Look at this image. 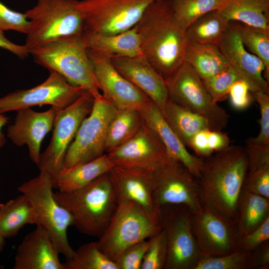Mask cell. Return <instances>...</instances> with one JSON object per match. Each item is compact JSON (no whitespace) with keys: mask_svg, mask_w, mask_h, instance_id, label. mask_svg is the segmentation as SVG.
<instances>
[{"mask_svg":"<svg viewBox=\"0 0 269 269\" xmlns=\"http://www.w3.org/2000/svg\"><path fill=\"white\" fill-rule=\"evenodd\" d=\"M175 19L185 31L195 20L219 10L225 0H170Z\"/></svg>","mask_w":269,"mask_h":269,"instance_id":"obj_35","label":"cell"},{"mask_svg":"<svg viewBox=\"0 0 269 269\" xmlns=\"http://www.w3.org/2000/svg\"><path fill=\"white\" fill-rule=\"evenodd\" d=\"M109 175L118 202L134 203L160 222V209L153 200L155 186L154 171L115 165L109 171Z\"/></svg>","mask_w":269,"mask_h":269,"instance_id":"obj_18","label":"cell"},{"mask_svg":"<svg viewBox=\"0 0 269 269\" xmlns=\"http://www.w3.org/2000/svg\"><path fill=\"white\" fill-rule=\"evenodd\" d=\"M57 109L39 112L31 108L17 111L14 122L7 129V136L18 146L26 145L29 157L38 166L42 142L52 129Z\"/></svg>","mask_w":269,"mask_h":269,"instance_id":"obj_20","label":"cell"},{"mask_svg":"<svg viewBox=\"0 0 269 269\" xmlns=\"http://www.w3.org/2000/svg\"><path fill=\"white\" fill-rule=\"evenodd\" d=\"M163 116L166 122L183 143L188 146L193 136L199 132L210 129L208 121L175 103L169 98Z\"/></svg>","mask_w":269,"mask_h":269,"instance_id":"obj_31","label":"cell"},{"mask_svg":"<svg viewBox=\"0 0 269 269\" xmlns=\"http://www.w3.org/2000/svg\"><path fill=\"white\" fill-rule=\"evenodd\" d=\"M159 215L167 243L164 269H194L203 255L192 232L190 210L182 205H167L160 207Z\"/></svg>","mask_w":269,"mask_h":269,"instance_id":"obj_11","label":"cell"},{"mask_svg":"<svg viewBox=\"0 0 269 269\" xmlns=\"http://www.w3.org/2000/svg\"><path fill=\"white\" fill-rule=\"evenodd\" d=\"M259 104L261 112L260 131L256 137L247 139L246 142L258 146L269 144V96L262 92L253 93Z\"/></svg>","mask_w":269,"mask_h":269,"instance_id":"obj_40","label":"cell"},{"mask_svg":"<svg viewBox=\"0 0 269 269\" xmlns=\"http://www.w3.org/2000/svg\"><path fill=\"white\" fill-rule=\"evenodd\" d=\"M157 0H82L76 6L83 19V32L114 34L134 27Z\"/></svg>","mask_w":269,"mask_h":269,"instance_id":"obj_8","label":"cell"},{"mask_svg":"<svg viewBox=\"0 0 269 269\" xmlns=\"http://www.w3.org/2000/svg\"><path fill=\"white\" fill-rule=\"evenodd\" d=\"M269 239V217L258 228L251 232L240 235L238 240V250L252 251Z\"/></svg>","mask_w":269,"mask_h":269,"instance_id":"obj_43","label":"cell"},{"mask_svg":"<svg viewBox=\"0 0 269 269\" xmlns=\"http://www.w3.org/2000/svg\"><path fill=\"white\" fill-rule=\"evenodd\" d=\"M8 117L3 114H0V136L3 135V134L1 132L2 128L8 122Z\"/></svg>","mask_w":269,"mask_h":269,"instance_id":"obj_49","label":"cell"},{"mask_svg":"<svg viewBox=\"0 0 269 269\" xmlns=\"http://www.w3.org/2000/svg\"><path fill=\"white\" fill-rule=\"evenodd\" d=\"M143 122L155 133L168 155L182 163L199 179L204 166V160L190 153L166 122L158 107L151 101L139 111Z\"/></svg>","mask_w":269,"mask_h":269,"instance_id":"obj_22","label":"cell"},{"mask_svg":"<svg viewBox=\"0 0 269 269\" xmlns=\"http://www.w3.org/2000/svg\"><path fill=\"white\" fill-rule=\"evenodd\" d=\"M62 266L63 269H118L115 262L99 250L96 242L80 246Z\"/></svg>","mask_w":269,"mask_h":269,"instance_id":"obj_34","label":"cell"},{"mask_svg":"<svg viewBox=\"0 0 269 269\" xmlns=\"http://www.w3.org/2000/svg\"><path fill=\"white\" fill-rule=\"evenodd\" d=\"M135 27L142 55L166 82L184 61L187 43L170 0L153 2Z\"/></svg>","mask_w":269,"mask_h":269,"instance_id":"obj_1","label":"cell"},{"mask_svg":"<svg viewBox=\"0 0 269 269\" xmlns=\"http://www.w3.org/2000/svg\"><path fill=\"white\" fill-rule=\"evenodd\" d=\"M58 203L81 233L99 238L107 228L118 205L109 172L76 190L54 192Z\"/></svg>","mask_w":269,"mask_h":269,"instance_id":"obj_3","label":"cell"},{"mask_svg":"<svg viewBox=\"0 0 269 269\" xmlns=\"http://www.w3.org/2000/svg\"><path fill=\"white\" fill-rule=\"evenodd\" d=\"M142 124L139 111L134 109L118 110L108 129L105 152L108 153L130 140L138 132Z\"/></svg>","mask_w":269,"mask_h":269,"instance_id":"obj_33","label":"cell"},{"mask_svg":"<svg viewBox=\"0 0 269 269\" xmlns=\"http://www.w3.org/2000/svg\"><path fill=\"white\" fill-rule=\"evenodd\" d=\"M29 27L30 21L25 13L14 11L0 0V30H14L26 34Z\"/></svg>","mask_w":269,"mask_h":269,"instance_id":"obj_42","label":"cell"},{"mask_svg":"<svg viewBox=\"0 0 269 269\" xmlns=\"http://www.w3.org/2000/svg\"><path fill=\"white\" fill-rule=\"evenodd\" d=\"M203 160L198 179L202 204L235 220L248 166L245 147L229 145Z\"/></svg>","mask_w":269,"mask_h":269,"instance_id":"obj_2","label":"cell"},{"mask_svg":"<svg viewBox=\"0 0 269 269\" xmlns=\"http://www.w3.org/2000/svg\"><path fill=\"white\" fill-rule=\"evenodd\" d=\"M169 98L183 108L204 118L213 131H222L229 122L226 111L214 102L201 78L184 61L166 82Z\"/></svg>","mask_w":269,"mask_h":269,"instance_id":"obj_9","label":"cell"},{"mask_svg":"<svg viewBox=\"0 0 269 269\" xmlns=\"http://www.w3.org/2000/svg\"><path fill=\"white\" fill-rule=\"evenodd\" d=\"M248 166L242 189L269 199V144L246 143Z\"/></svg>","mask_w":269,"mask_h":269,"instance_id":"obj_27","label":"cell"},{"mask_svg":"<svg viewBox=\"0 0 269 269\" xmlns=\"http://www.w3.org/2000/svg\"><path fill=\"white\" fill-rule=\"evenodd\" d=\"M202 80L211 77L230 66L218 45L187 42L184 55Z\"/></svg>","mask_w":269,"mask_h":269,"instance_id":"obj_29","label":"cell"},{"mask_svg":"<svg viewBox=\"0 0 269 269\" xmlns=\"http://www.w3.org/2000/svg\"><path fill=\"white\" fill-rule=\"evenodd\" d=\"M153 200L156 207L182 205L190 212L202 205L198 179L180 162L171 159L154 171Z\"/></svg>","mask_w":269,"mask_h":269,"instance_id":"obj_14","label":"cell"},{"mask_svg":"<svg viewBox=\"0 0 269 269\" xmlns=\"http://www.w3.org/2000/svg\"><path fill=\"white\" fill-rule=\"evenodd\" d=\"M24 237L14 258L13 269H63L59 253L40 226Z\"/></svg>","mask_w":269,"mask_h":269,"instance_id":"obj_23","label":"cell"},{"mask_svg":"<svg viewBox=\"0 0 269 269\" xmlns=\"http://www.w3.org/2000/svg\"><path fill=\"white\" fill-rule=\"evenodd\" d=\"M86 50L103 96L118 110L134 109L140 111L152 101L116 70L110 57Z\"/></svg>","mask_w":269,"mask_h":269,"instance_id":"obj_16","label":"cell"},{"mask_svg":"<svg viewBox=\"0 0 269 269\" xmlns=\"http://www.w3.org/2000/svg\"><path fill=\"white\" fill-rule=\"evenodd\" d=\"M217 45L230 66L248 84L250 91L269 94V82L263 75L265 65L259 57L247 51L234 22L230 21Z\"/></svg>","mask_w":269,"mask_h":269,"instance_id":"obj_19","label":"cell"},{"mask_svg":"<svg viewBox=\"0 0 269 269\" xmlns=\"http://www.w3.org/2000/svg\"><path fill=\"white\" fill-rule=\"evenodd\" d=\"M94 101L92 96L84 91L70 105L56 111L51 140L40 154V170L53 177L62 169L66 152L81 123L91 112Z\"/></svg>","mask_w":269,"mask_h":269,"instance_id":"obj_12","label":"cell"},{"mask_svg":"<svg viewBox=\"0 0 269 269\" xmlns=\"http://www.w3.org/2000/svg\"><path fill=\"white\" fill-rule=\"evenodd\" d=\"M81 38L87 49L110 57L142 54L135 26L126 31L114 34L83 32Z\"/></svg>","mask_w":269,"mask_h":269,"instance_id":"obj_24","label":"cell"},{"mask_svg":"<svg viewBox=\"0 0 269 269\" xmlns=\"http://www.w3.org/2000/svg\"><path fill=\"white\" fill-rule=\"evenodd\" d=\"M210 129L202 130L191 138L188 146L191 147L197 156L205 158L213 153L211 151L208 142V134Z\"/></svg>","mask_w":269,"mask_h":269,"instance_id":"obj_46","label":"cell"},{"mask_svg":"<svg viewBox=\"0 0 269 269\" xmlns=\"http://www.w3.org/2000/svg\"><path fill=\"white\" fill-rule=\"evenodd\" d=\"M81 35L56 39L29 50L39 65L62 76L69 84L83 88L94 99L102 96L92 63Z\"/></svg>","mask_w":269,"mask_h":269,"instance_id":"obj_4","label":"cell"},{"mask_svg":"<svg viewBox=\"0 0 269 269\" xmlns=\"http://www.w3.org/2000/svg\"><path fill=\"white\" fill-rule=\"evenodd\" d=\"M148 240L135 243L125 249L115 261L118 269H140Z\"/></svg>","mask_w":269,"mask_h":269,"instance_id":"obj_41","label":"cell"},{"mask_svg":"<svg viewBox=\"0 0 269 269\" xmlns=\"http://www.w3.org/2000/svg\"><path fill=\"white\" fill-rule=\"evenodd\" d=\"M115 166L107 154L67 169H61L52 177L54 188L63 192L80 189L109 172Z\"/></svg>","mask_w":269,"mask_h":269,"instance_id":"obj_25","label":"cell"},{"mask_svg":"<svg viewBox=\"0 0 269 269\" xmlns=\"http://www.w3.org/2000/svg\"><path fill=\"white\" fill-rule=\"evenodd\" d=\"M239 80L240 79L237 73L229 66L221 72L202 80L213 101L217 103L227 97L231 86Z\"/></svg>","mask_w":269,"mask_h":269,"instance_id":"obj_39","label":"cell"},{"mask_svg":"<svg viewBox=\"0 0 269 269\" xmlns=\"http://www.w3.org/2000/svg\"><path fill=\"white\" fill-rule=\"evenodd\" d=\"M6 141L5 135L3 134L0 136V150L1 147L4 145Z\"/></svg>","mask_w":269,"mask_h":269,"instance_id":"obj_51","label":"cell"},{"mask_svg":"<svg viewBox=\"0 0 269 269\" xmlns=\"http://www.w3.org/2000/svg\"><path fill=\"white\" fill-rule=\"evenodd\" d=\"M218 11L229 21L269 31V0H225Z\"/></svg>","mask_w":269,"mask_h":269,"instance_id":"obj_26","label":"cell"},{"mask_svg":"<svg viewBox=\"0 0 269 269\" xmlns=\"http://www.w3.org/2000/svg\"><path fill=\"white\" fill-rule=\"evenodd\" d=\"M5 238L0 232V252H1L5 245Z\"/></svg>","mask_w":269,"mask_h":269,"instance_id":"obj_50","label":"cell"},{"mask_svg":"<svg viewBox=\"0 0 269 269\" xmlns=\"http://www.w3.org/2000/svg\"><path fill=\"white\" fill-rule=\"evenodd\" d=\"M248 84L243 80H239L231 86L228 95L232 106L236 110H243L247 108L252 103Z\"/></svg>","mask_w":269,"mask_h":269,"instance_id":"obj_44","label":"cell"},{"mask_svg":"<svg viewBox=\"0 0 269 269\" xmlns=\"http://www.w3.org/2000/svg\"><path fill=\"white\" fill-rule=\"evenodd\" d=\"M49 71L47 78L41 84L30 89L16 90L0 98V114L44 105L61 109L70 105L85 91L81 87L69 84L57 72Z\"/></svg>","mask_w":269,"mask_h":269,"instance_id":"obj_15","label":"cell"},{"mask_svg":"<svg viewBox=\"0 0 269 269\" xmlns=\"http://www.w3.org/2000/svg\"><path fill=\"white\" fill-rule=\"evenodd\" d=\"M53 188L52 176L40 170L38 176L24 182L17 189L32 203L37 216L36 226L46 230L58 252L68 260L74 252L67 237V230L73 225V219L55 199Z\"/></svg>","mask_w":269,"mask_h":269,"instance_id":"obj_6","label":"cell"},{"mask_svg":"<svg viewBox=\"0 0 269 269\" xmlns=\"http://www.w3.org/2000/svg\"><path fill=\"white\" fill-rule=\"evenodd\" d=\"M192 232L203 256L216 257L239 251L235 220L207 205L190 212Z\"/></svg>","mask_w":269,"mask_h":269,"instance_id":"obj_13","label":"cell"},{"mask_svg":"<svg viewBox=\"0 0 269 269\" xmlns=\"http://www.w3.org/2000/svg\"><path fill=\"white\" fill-rule=\"evenodd\" d=\"M0 48L9 51L20 59L26 58L30 54L24 44L21 45L12 42L4 36L3 31L0 30Z\"/></svg>","mask_w":269,"mask_h":269,"instance_id":"obj_48","label":"cell"},{"mask_svg":"<svg viewBox=\"0 0 269 269\" xmlns=\"http://www.w3.org/2000/svg\"><path fill=\"white\" fill-rule=\"evenodd\" d=\"M230 142L228 135L221 131H209L208 142L212 153L226 148L230 145Z\"/></svg>","mask_w":269,"mask_h":269,"instance_id":"obj_47","label":"cell"},{"mask_svg":"<svg viewBox=\"0 0 269 269\" xmlns=\"http://www.w3.org/2000/svg\"><path fill=\"white\" fill-rule=\"evenodd\" d=\"M78 0H37L25 12L30 21L24 45L29 51L60 38L81 35L83 19Z\"/></svg>","mask_w":269,"mask_h":269,"instance_id":"obj_5","label":"cell"},{"mask_svg":"<svg viewBox=\"0 0 269 269\" xmlns=\"http://www.w3.org/2000/svg\"><path fill=\"white\" fill-rule=\"evenodd\" d=\"M234 22L244 46L259 57L265 66V79L269 80V31L240 22Z\"/></svg>","mask_w":269,"mask_h":269,"instance_id":"obj_36","label":"cell"},{"mask_svg":"<svg viewBox=\"0 0 269 269\" xmlns=\"http://www.w3.org/2000/svg\"><path fill=\"white\" fill-rule=\"evenodd\" d=\"M251 253L239 250L220 256H203L194 269H249Z\"/></svg>","mask_w":269,"mask_h":269,"instance_id":"obj_37","label":"cell"},{"mask_svg":"<svg viewBox=\"0 0 269 269\" xmlns=\"http://www.w3.org/2000/svg\"><path fill=\"white\" fill-rule=\"evenodd\" d=\"M269 267V240L252 250L249 261V269H268Z\"/></svg>","mask_w":269,"mask_h":269,"instance_id":"obj_45","label":"cell"},{"mask_svg":"<svg viewBox=\"0 0 269 269\" xmlns=\"http://www.w3.org/2000/svg\"><path fill=\"white\" fill-rule=\"evenodd\" d=\"M230 22L217 10L210 11L199 17L186 28V41L217 45Z\"/></svg>","mask_w":269,"mask_h":269,"instance_id":"obj_32","label":"cell"},{"mask_svg":"<svg viewBox=\"0 0 269 269\" xmlns=\"http://www.w3.org/2000/svg\"><path fill=\"white\" fill-rule=\"evenodd\" d=\"M269 217V199L242 190L238 198L235 219L240 235L247 234Z\"/></svg>","mask_w":269,"mask_h":269,"instance_id":"obj_30","label":"cell"},{"mask_svg":"<svg viewBox=\"0 0 269 269\" xmlns=\"http://www.w3.org/2000/svg\"><path fill=\"white\" fill-rule=\"evenodd\" d=\"M118 110L103 95L94 99L92 109L81 123L64 157L62 169L105 154L108 129Z\"/></svg>","mask_w":269,"mask_h":269,"instance_id":"obj_10","label":"cell"},{"mask_svg":"<svg viewBox=\"0 0 269 269\" xmlns=\"http://www.w3.org/2000/svg\"><path fill=\"white\" fill-rule=\"evenodd\" d=\"M110 58L116 70L146 95L163 114L169 99L166 83L142 54Z\"/></svg>","mask_w":269,"mask_h":269,"instance_id":"obj_21","label":"cell"},{"mask_svg":"<svg viewBox=\"0 0 269 269\" xmlns=\"http://www.w3.org/2000/svg\"><path fill=\"white\" fill-rule=\"evenodd\" d=\"M143 257L140 269H164L167 257V243L165 232L161 231L151 237Z\"/></svg>","mask_w":269,"mask_h":269,"instance_id":"obj_38","label":"cell"},{"mask_svg":"<svg viewBox=\"0 0 269 269\" xmlns=\"http://www.w3.org/2000/svg\"><path fill=\"white\" fill-rule=\"evenodd\" d=\"M37 222L32 203L23 194L0 203V232L5 238L14 237L25 225H36Z\"/></svg>","mask_w":269,"mask_h":269,"instance_id":"obj_28","label":"cell"},{"mask_svg":"<svg viewBox=\"0 0 269 269\" xmlns=\"http://www.w3.org/2000/svg\"><path fill=\"white\" fill-rule=\"evenodd\" d=\"M161 230L160 222L139 206L130 201H120L96 244L103 253L115 262L127 248L149 239Z\"/></svg>","mask_w":269,"mask_h":269,"instance_id":"obj_7","label":"cell"},{"mask_svg":"<svg viewBox=\"0 0 269 269\" xmlns=\"http://www.w3.org/2000/svg\"><path fill=\"white\" fill-rule=\"evenodd\" d=\"M106 154L115 165L153 171L172 159L157 135L143 121L133 137Z\"/></svg>","mask_w":269,"mask_h":269,"instance_id":"obj_17","label":"cell"}]
</instances>
